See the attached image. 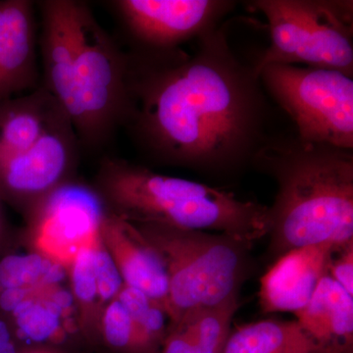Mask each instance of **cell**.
Segmentation results:
<instances>
[{
  "label": "cell",
  "mask_w": 353,
  "mask_h": 353,
  "mask_svg": "<svg viewBox=\"0 0 353 353\" xmlns=\"http://www.w3.org/2000/svg\"><path fill=\"white\" fill-rule=\"evenodd\" d=\"M101 236L124 284L141 290L167 312L166 269L161 257L136 225L116 213H108L102 222Z\"/></svg>",
  "instance_id": "obj_12"
},
{
  "label": "cell",
  "mask_w": 353,
  "mask_h": 353,
  "mask_svg": "<svg viewBox=\"0 0 353 353\" xmlns=\"http://www.w3.org/2000/svg\"><path fill=\"white\" fill-rule=\"evenodd\" d=\"M30 353H48V352H30Z\"/></svg>",
  "instance_id": "obj_26"
},
{
  "label": "cell",
  "mask_w": 353,
  "mask_h": 353,
  "mask_svg": "<svg viewBox=\"0 0 353 353\" xmlns=\"http://www.w3.org/2000/svg\"><path fill=\"white\" fill-rule=\"evenodd\" d=\"M296 316L316 353H353V296L328 274Z\"/></svg>",
  "instance_id": "obj_14"
},
{
  "label": "cell",
  "mask_w": 353,
  "mask_h": 353,
  "mask_svg": "<svg viewBox=\"0 0 353 353\" xmlns=\"http://www.w3.org/2000/svg\"><path fill=\"white\" fill-rule=\"evenodd\" d=\"M73 303L60 284L37 290L10 314L18 336L32 343H60L72 327Z\"/></svg>",
  "instance_id": "obj_17"
},
{
  "label": "cell",
  "mask_w": 353,
  "mask_h": 353,
  "mask_svg": "<svg viewBox=\"0 0 353 353\" xmlns=\"http://www.w3.org/2000/svg\"><path fill=\"white\" fill-rule=\"evenodd\" d=\"M95 273L99 287V301L102 307H105L119 294L124 282L117 266L114 263L110 253L106 250L101 236L94 246Z\"/></svg>",
  "instance_id": "obj_23"
},
{
  "label": "cell",
  "mask_w": 353,
  "mask_h": 353,
  "mask_svg": "<svg viewBox=\"0 0 353 353\" xmlns=\"http://www.w3.org/2000/svg\"><path fill=\"white\" fill-rule=\"evenodd\" d=\"M99 240V239H97ZM83 248L69 268L71 276L74 301L78 303L82 313V319L90 326L92 318L101 314L102 307L99 301L97 273L94 265V243Z\"/></svg>",
  "instance_id": "obj_21"
},
{
  "label": "cell",
  "mask_w": 353,
  "mask_h": 353,
  "mask_svg": "<svg viewBox=\"0 0 353 353\" xmlns=\"http://www.w3.org/2000/svg\"><path fill=\"white\" fill-rule=\"evenodd\" d=\"M99 179L112 212L132 223L216 232L252 245L268 234V206L228 190L120 159L104 160Z\"/></svg>",
  "instance_id": "obj_4"
},
{
  "label": "cell",
  "mask_w": 353,
  "mask_h": 353,
  "mask_svg": "<svg viewBox=\"0 0 353 353\" xmlns=\"http://www.w3.org/2000/svg\"><path fill=\"white\" fill-rule=\"evenodd\" d=\"M222 353H316L296 321L268 319L232 330Z\"/></svg>",
  "instance_id": "obj_18"
},
{
  "label": "cell",
  "mask_w": 353,
  "mask_h": 353,
  "mask_svg": "<svg viewBox=\"0 0 353 353\" xmlns=\"http://www.w3.org/2000/svg\"><path fill=\"white\" fill-rule=\"evenodd\" d=\"M252 169L276 183L268 208V260L292 250L353 243V150L303 143L294 134H271Z\"/></svg>",
  "instance_id": "obj_3"
},
{
  "label": "cell",
  "mask_w": 353,
  "mask_h": 353,
  "mask_svg": "<svg viewBox=\"0 0 353 353\" xmlns=\"http://www.w3.org/2000/svg\"><path fill=\"white\" fill-rule=\"evenodd\" d=\"M341 248L331 243L292 250L270 265L261 279L260 303L265 312H292L305 307L329 264Z\"/></svg>",
  "instance_id": "obj_11"
},
{
  "label": "cell",
  "mask_w": 353,
  "mask_h": 353,
  "mask_svg": "<svg viewBox=\"0 0 353 353\" xmlns=\"http://www.w3.org/2000/svg\"><path fill=\"white\" fill-rule=\"evenodd\" d=\"M134 224L166 269L169 324L192 311L240 297L241 288L254 272L253 245L248 241L201 230Z\"/></svg>",
  "instance_id": "obj_5"
},
{
  "label": "cell",
  "mask_w": 353,
  "mask_h": 353,
  "mask_svg": "<svg viewBox=\"0 0 353 353\" xmlns=\"http://www.w3.org/2000/svg\"><path fill=\"white\" fill-rule=\"evenodd\" d=\"M43 87L68 118L81 145H103L131 111L129 62L87 4L41 2Z\"/></svg>",
  "instance_id": "obj_2"
},
{
  "label": "cell",
  "mask_w": 353,
  "mask_h": 353,
  "mask_svg": "<svg viewBox=\"0 0 353 353\" xmlns=\"http://www.w3.org/2000/svg\"><path fill=\"white\" fill-rule=\"evenodd\" d=\"M106 214L101 197L92 190L61 185L39 204L34 245L39 254L69 270L79 253L101 236Z\"/></svg>",
  "instance_id": "obj_9"
},
{
  "label": "cell",
  "mask_w": 353,
  "mask_h": 353,
  "mask_svg": "<svg viewBox=\"0 0 353 353\" xmlns=\"http://www.w3.org/2000/svg\"><path fill=\"white\" fill-rule=\"evenodd\" d=\"M240 297L219 305L197 309L169 324L160 353H222Z\"/></svg>",
  "instance_id": "obj_16"
},
{
  "label": "cell",
  "mask_w": 353,
  "mask_h": 353,
  "mask_svg": "<svg viewBox=\"0 0 353 353\" xmlns=\"http://www.w3.org/2000/svg\"><path fill=\"white\" fill-rule=\"evenodd\" d=\"M65 269L39 253L9 255L0 261V290L34 292L60 284Z\"/></svg>",
  "instance_id": "obj_19"
},
{
  "label": "cell",
  "mask_w": 353,
  "mask_h": 353,
  "mask_svg": "<svg viewBox=\"0 0 353 353\" xmlns=\"http://www.w3.org/2000/svg\"><path fill=\"white\" fill-rule=\"evenodd\" d=\"M34 4L0 0V102L38 88Z\"/></svg>",
  "instance_id": "obj_13"
},
{
  "label": "cell",
  "mask_w": 353,
  "mask_h": 353,
  "mask_svg": "<svg viewBox=\"0 0 353 353\" xmlns=\"http://www.w3.org/2000/svg\"><path fill=\"white\" fill-rule=\"evenodd\" d=\"M268 23L270 44L253 63L303 64L353 78L352 0H255Z\"/></svg>",
  "instance_id": "obj_6"
},
{
  "label": "cell",
  "mask_w": 353,
  "mask_h": 353,
  "mask_svg": "<svg viewBox=\"0 0 353 353\" xmlns=\"http://www.w3.org/2000/svg\"><path fill=\"white\" fill-rule=\"evenodd\" d=\"M0 353H18L10 327L0 318Z\"/></svg>",
  "instance_id": "obj_25"
},
{
  "label": "cell",
  "mask_w": 353,
  "mask_h": 353,
  "mask_svg": "<svg viewBox=\"0 0 353 353\" xmlns=\"http://www.w3.org/2000/svg\"><path fill=\"white\" fill-rule=\"evenodd\" d=\"M332 259L328 275L336 281L350 296H353V243L336 252Z\"/></svg>",
  "instance_id": "obj_24"
},
{
  "label": "cell",
  "mask_w": 353,
  "mask_h": 353,
  "mask_svg": "<svg viewBox=\"0 0 353 353\" xmlns=\"http://www.w3.org/2000/svg\"><path fill=\"white\" fill-rule=\"evenodd\" d=\"M80 141L69 120L58 124L27 152L0 161V192L6 196H48L75 163Z\"/></svg>",
  "instance_id": "obj_10"
},
{
  "label": "cell",
  "mask_w": 353,
  "mask_h": 353,
  "mask_svg": "<svg viewBox=\"0 0 353 353\" xmlns=\"http://www.w3.org/2000/svg\"><path fill=\"white\" fill-rule=\"evenodd\" d=\"M226 26L197 39L194 54L182 48L127 53L126 126L153 161L238 178L270 137L268 95L253 64L234 54Z\"/></svg>",
  "instance_id": "obj_1"
},
{
  "label": "cell",
  "mask_w": 353,
  "mask_h": 353,
  "mask_svg": "<svg viewBox=\"0 0 353 353\" xmlns=\"http://www.w3.org/2000/svg\"><path fill=\"white\" fill-rule=\"evenodd\" d=\"M101 324L104 341L116 352L152 353L116 297L102 310Z\"/></svg>",
  "instance_id": "obj_22"
},
{
  "label": "cell",
  "mask_w": 353,
  "mask_h": 353,
  "mask_svg": "<svg viewBox=\"0 0 353 353\" xmlns=\"http://www.w3.org/2000/svg\"><path fill=\"white\" fill-rule=\"evenodd\" d=\"M136 50L169 51L224 24L231 0H120L113 2Z\"/></svg>",
  "instance_id": "obj_8"
},
{
  "label": "cell",
  "mask_w": 353,
  "mask_h": 353,
  "mask_svg": "<svg viewBox=\"0 0 353 353\" xmlns=\"http://www.w3.org/2000/svg\"><path fill=\"white\" fill-rule=\"evenodd\" d=\"M265 92L303 143L353 150V78L336 70L270 64L259 72Z\"/></svg>",
  "instance_id": "obj_7"
},
{
  "label": "cell",
  "mask_w": 353,
  "mask_h": 353,
  "mask_svg": "<svg viewBox=\"0 0 353 353\" xmlns=\"http://www.w3.org/2000/svg\"><path fill=\"white\" fill-rule=\"evenodd\" d=\"M66 117L43 87L0 102V161L27 152Z\"/></svg>",
  "instance_id": "obj_15"
},
{
  "label": "cell",
  "mask_w": 353,
  "mask_h": 353,
  "mask_svg": "<svg viewBox=\"0 0 353 353\" xmlns=\"http://www.w3.org/2000/svg\"><path fill=\"white\" fill-rule=\"evenodd\" d=\"M116 299L126 308L150 352L160 353L169 327L163 306L141 290L125 284Z\"/></svg>",
  "instance_id": "obj_20"
}]
</instances>
